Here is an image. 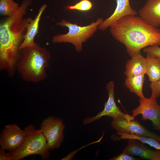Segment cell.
<instances>
[{
	"mask_svg": "<svg viewBox=\"0 0 160 160\" xmlns=\"http://www.w3.org/2000/svg\"><path fill=\"white\" fill-rule=\"evenodd\" d=\"M110 31L116 39L125 45L131 57L148 46L160 45V29L136 15L121 17L110 27Z\"/></svg>",
	"mask_w": 160,
	"mask_h": 160,
	"instance_id": "7a4b0ae2",
	"label": "cell"
},
{
	"mask_svg": "<svg viewBox=\"0 0 160 160\" xmlns=\"http://www.w3.org/2000/svg\"><path fill=\"white\" fill-rule=\"evenodd\" d=\"M93 7L92 2L89 0H81L73 5L68 6L65 7L67 9L76 10L85 12L91 10Z\"/></svg>",
	"mask_w": 160,
	"mask_h": 160,
	"instance_id": "ffe728a7",
	"label": "cell"
},
{
	"mask_svg": "<svg viewBox=\"0 0 160 160\" xmlns=\"http://www.w3.org/2000/svg\"><path fill=\"white\" fill-rule=\"evenodd\" d=\"M65 125L61 118L49 116L45 118L41 124L40 129L47 141L50 150L59 148L63 142Z\"/></svg>",
	"mask_w": 160,
	"mask_h": 160,
	"instance_id": "8992f818",
	"label": "cell"
},
{
	"mask_svg": "<svg viewBox=\"0 0 160 160\" xmlns=\"http://www.w3.org/2000/svg\"><path fill=\"white\" fill-rule=\"evenodd\" d=\"M47 7L46 4L42 5L39 9L38 13L34 19H31L28 23L24 37V41L20 46V49L34 46L36 35L39 33V23L41 15Z\"/></svg>",
	"mask_w": 160,
	"mask_h": 160,
	"instance_id": "5bb4252c",
	"label": "cell"
},
{
	"mask_svg": "<svg viewBox=\"0 0 160 160\" xmlns=\"http://www.w3.org/2000/svg\"><path fill=\"white\" fill-rule=\"evenodd\" d=\"M117 134L120 136L117 137L116 135H113L111 137V138L114 140H119L122 139L123 140L130 139H137L143 143L147 144L157 150H160V143L154 138L134 134H128L122 133H118Z\"/></svg>",
	"mask_w": 160,
	"mask_h": 160,
	"instance_id": "ac0fdd59",
	"label": "cell"
},
{
	"mask_svg": "<svg viewBox=\"0 0 160 160\" xmlns=\"http://www.w3.org/2000/svg\"><path fill=\"white\" fill-rule=\"evenodd\" d=\"M157 100L151 97L140 98L139 106L132 111V116L141 114L143 120H150L154 129L160 131V105Z\"/></svg>",
	"mask_w": 160,
	"mask_h": 160,
	"instance_id": "ba28073f",
	"label": "cell"
},
{
	"mask_svg": "<svg viewBox=\"0 0 160 160\" xmlns=\"http://www.w3.org/2000/svg\"><path fill=\"white\" fill-rule=\"evenodd\" d=\"M127 140V144L123 150V152L146 160H160V150H152L137 139Z\"/></svg>",
	"mask_w": 160,
	"mask_h": 160,
	"instance_id": "8fae6325",
	"label": "cell"
},
{
	"mask_svg": "<svg viewBox=\"0 0 160 160\" xmlns=\"http://www.w3.org/2000/svg\"><path fill=\"white\" fill-rule=\"evenodd\" d=\"M20 6L13 0H0V14L11 17L17 12Z\"/></svg>",
	"mask_w": 160,
	"mask_h": 160,
	"instance_id": "d6986e66",
	"label": "cell"
},
{
	"mask_svg": "<svg viewBox=\"0 0 160 160\" xmlns=\"http://www.w3.org/2000/svg\"><path fill=\"white\" fill-rule=\"evenodd\" d=\"M32 0H24L15 14L8 17L0 25V69L12 77L20 58L23 43L27 26L32 18H24Z\"/></svg>",
	"mask_w": 160,
	"mask_h": 160,
	"instance_id": "6da1fadb",
	"label": "cell"
},
{
	"mask_svg": "<svg viewBox=\"0 0 160 160\" xmlns=\"http://www.w3.org/2000/svg\"><path fill=\"white\" fill-rule=\"evenodd\" d=\"M103 18H98L87 26H81L77 23H73L63 19L58 24L62 27H66L68 31L64 34H59L54 36L51 41L54 44L68 43L73 44L76 51L80 52L83 50V43L85 42L92 37L97 31L98 26L103 21Z\"/></svg>",
	"mask_w": 160,
	"mask_h": 160,
	"instance_id": "5b68a950",
	"label": "cell"
},
{
	"mask_svg": "<svg viewBox=\"0 0 160 160\" xmlns=\"http://www.w3.org/2000/svg\"><path fill=\"white\" fill-rule=\"evenodd\" d=\"M146 59V74L148 76L149 80L151 82L158 81L160 79V58L147 53Z\"/></svg>",
	"mask_w": 160,
	"mask_h": 160,
	"instance_id": "2e32d148",
	"label": "cell"
},
{
	"mask_svg": "<svg viewBox=\"0 0 160 160\" xmlns=\"http://www.w3.org/2000/svg\"><path fill=\"white\" fill-rule=\"evenodd\" d=\"M111 126L117 131V134H134L154 138L160 143V136L147 129L137 121H129L122 117L114 118Z\"/></svg>",
	"mask_w": 160,
	"mask_h": 160,
	"instance_id": "30bf717a",
	"label": "cell"
},
{
	"mask_svg": "<svg viewBox=\"0 0 160 160\" xmlns=\"http://www.w3.org/2000/svg\"><path fill=\"white\" fill-rule=\"evenodd\" d=\"M144 52L152 54L160 58V47L158 46H150L143 49Z\"/></svg>",
	"mask_w": 160,
	"mask_h": 160,
	"instance_id": "7402d4cb",
	"label": "cell"
},
{
	"mask_svg": "<svg viewBox=\"0 0 160 160\" xmlns=\"http://www.w3.org/2000/svg\"><path fill=\"white\" fill-rule=\"evenodd\" d=\"M16 70L27 82H38L47 77L46 70L49 65L51 54L46 48L36 43L33 47L23 49Z\"/></svg>",
	"mask_w": 160,
	"mask_h": 160,
	"instance_id": "3957f363",
	"label": "cell"
},
{
	"mask_svg": "<svg viewBox=\"0 0 160 160\" xmlns=\"http://www.w3.org/2000/svg\"><path fill=\"white\" fill-rule=\"evenodd\" d=\"M116 6L113 14L103 20L98 26L101 31L106 30L121 17L127 15H136L138 12L131 6L129 0H116Z\"/></svg>",
	"mask_w": 160,
	"mask_h": 160,
	"instance_id": "7c38bea8",
	"label": "cell"
},
{
	"mask_svg": "<svg viewBox=\"0 0 160 160\" xmlns=\"http://www.w3.org/2000/svg\"><path fill=\"white\" fill-rule=\"evenodd\" d=\"M149 87L152 91L151 97L157 99L160 96V79L156 81L151 82Z\"/></svg>",
	"mask_w": 160,
	"mask_h": 160,
	"instance_id": "44dd1931",
	"label": "cell"
},
{
	"mask_svg": "<svg viewBox=\"0 0 160 160\" xmlns=\"http://www.w3.org/2000/svg\"><path fill=\"white\" fill-rule=\"evenodd\" d=\"M26 132L17 124L5 126L0 135L1 148L9 151H12L20 146L24 142Z\"/></svg>",
	"mask_w": 160,
	"mask_h": 160,
	"instance_id": "9c48e42d",
	"label": "cell"
},
{
	"mask_svg": "<svg viewBox=\"0 0 160 160\" xmlns=\"http://www.w3.org/2000/svg\"><path fill=\"white\" fill-rule=\"evenodd\" d=\"M139 158L134 157L124 152L119 154V155L113 157L109 159V160H136Z\"/></svg>",
	"mask_w": 160,
	"mask_h": 160,
	"instance_id": "603a6c76",
	"label": "cell"
},
{
	"mask_svg": "<svg viewBox=\"0 0 160 160\" xmlns=\"http://www.w3.org/2000/svg\"><path fill=\"white\" fill-rule=\"evenodd\" d=\"M24 129L26 132L25 140L19 148L8 153L9 160H20L34 154L40 155L43 160L48 158L49 149L41 130L36 129L33 124L26 126Z\"/></svg>",
	"mask_w": 160,
	"mask_h": 160,
	"instance_id": "277c9868",
	"label": "cell"
},
{
	"mask_svg": "<svg viewBox=\"0 0 160 160\" xmlns=\"http://www.w3.org/2000/svg\"><path fill=\"white\" fill-rule=\"evenodd\" d=\"M106 88L108 95V98L105 103L104 109L95 116H89L84 119L83 121L84 124H89L100 119L102 116H104L111 117L113 119L122 117L129 121L134 120L135 117L124 113L117 106L115 101L114 81H111L108 83L106 85Z\"/></svg>",
	"mask_w": 160,
	"mask_h": 160,
	"instance_id": "52a82bcc",
	"label": "cell"
},
{
	"mask_svg": "<svg viewBox=\"0 0 160 160\" xmlns=\"http://www.w3.org/2000/svg\"><path fill=\"white\" fill-rule=\"evenodd\" d=\"M128 60L125 65L124 73L127 77L140 74H146V60L141 54L140 52L131 57Z\"/></svg>",
	"mask_w": 160,
	"mask_h": 160,
	"instance_id": "9a60e30c",
	"label": "cell"
},
{
	"mask_svg": "<svg viewBox=\"0 0 160 160\" xmlns=\"http://www.w3.org/2000/svg\"><path fill=\"white\" fill-rule=\"evenodd\" d=\"M5 150L1 148L0 149V160H9V157L8 153L5 152Z\"/></svg>",
	"mask_w": 160,
	"mask_h": 160,
	"instance_id": "cb8c5ba5",
	"label": "cell"
},
{
	"mask_svg": "<svg viewBox=\"0 0 160 160\" xmlns=\"http://www.w3.org/2000/svg\"><path fill=\"white\" fill-rule=\"evenodd\" d=\"M145 74L127 77L125 85L130 91L136 94L140 98L145 97L143 92V87L145 80Z\"/></svg>",
	"mask_w": 160,
	"mask_h": 160,
	"instance_id": "e0dca14e",
	"label": "cell"
},
{
	"mask_svg": "<svg viewBox=\"0 0 160 160\" xmlns=\"http://www.w3.org/2000/svg\"><path fill=\"white\" fill-rule=\"evenodd\" d=\"M159 102H160V101Z\"/></svg>",
	"mask_w": 160,
	"mask_h": 160,
	"instance_id": "d4e9b609",
	"label": "cell"
},
{
	"mask_svg": "<svg viewBox=\"0 0 160 160\" xmlns=\"http://www.w3.org/2000/svg\"><path fill=\"white\" fill-rule=\"evenodd\" d=\"M138 13L149 24L156 28L160 27V0H147Z\"/></svg>",
	"mask_w": 160,
	"mask_h": 160,
	"instance_id": "4fadbf2b",
	"label": "cell"
}]
</instances>
